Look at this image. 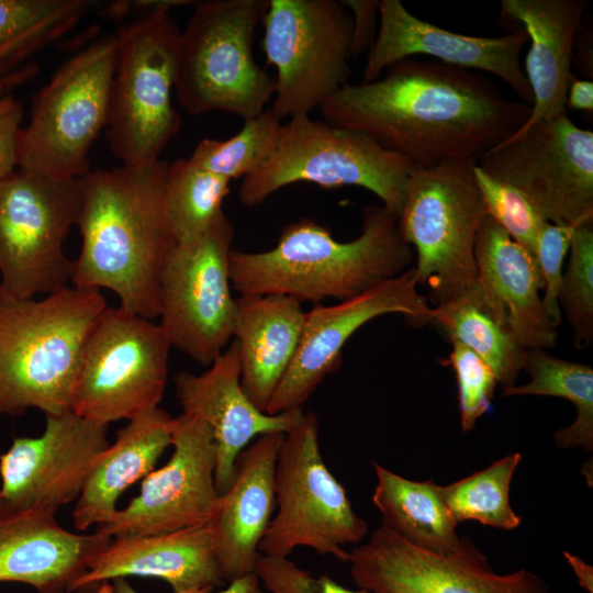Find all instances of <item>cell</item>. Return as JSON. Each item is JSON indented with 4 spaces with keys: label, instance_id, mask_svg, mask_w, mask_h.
I'll list each match as a JSON object with an SVG mask.
<instances>
[{
    "label": "cell",
    "instance_id": "obj_1",
    "mask_svg": "<svg viewBox=\"0 0 593 593\" xmlns=\"http://www.w3.org/2000/svg\"><path fill=\"white\" fill-rule=\"evenodd\" d=\"M530 109L482 72L416 57L344 86L318 108L324 121L368 135L417 168L477 161L521 128Z\"/></svg>",
    "mask_w": 593,
    "mask_h": 593
},
{
    "label": "cell",
    "instance_id": "obj_2",
    "mask_svg": "<svg viewBox=\"0 0 593 593\" xmlns=\"http://www.w3.org/2000/svg\"><path fill=\"white\" fill-rule=\"evenodd\" d=\"M168 161L89 171L77 179L81 248L74 287L108 289L120 306L159 317V282L177 238L165 206Z\"/></svg>",
    "mask_w": 593,
    "mask_h": 593
},
{
    "label": "cell",
    "instance_id": "obj_3",
    "mask_svg": "<svg viewBox=\"0 0 593 593\" xmlns=\"http://www.w3.org/2000/svg\"><path fill=\"white\" fill-rule=\"evenodd\" d=\"M413 249L398 216L383 205L365 206L361 233L348 242L311 217L286 225L268 250H231L230 275L243 294H283L299 302L345 300L409 269Z\"/></svg>",
    "mask_w": 593,
    "mask_h": 593
},
{
    "label": "cell",
    "instance_id": "obj_4",
    "mask_svg": "<svg viewBox=\"0 0 593 593\" xmlns=\"http://www.w3.org/2000/svg\"><path fill=\"white\" fill-rule=\"evenodd\" d=\"M107 306L100 290L65 287L40 300L0 283V413L70 410L85 339Z\"/></svg>",
    "mask_w": 593,
    "mask_h": 593
},
{
    "label": "cell",
    "instance_id": "obj_5",
    "mask_svg": "<svg viewBox=\"0 0 593 593\" xmlns=\"http://www.w3.org/2000/svg\"><path fill=\"white\" fill-rule=\"evenodd\" d=\"M269 0H203L180 32L175 92L192 115L213 111L245 121L276 93V78L254 59L253 42Z\"/></svg>",
    "mask_w": 593,
    "mask_h": 593
},
{
    "label": "cell",
    "instance_id": "obj_6",
    "mask_svg": "<svg viewBox=\"0 0 593 593\" xmlns=\"http://www.w3.org/2000/svg\"><path fill=\"white\" fill-rule=\"evenodd\" d=\"M413 168L366 134L301 115L282 123L273 150L243 178L238 198L254 208L296 182L326 189L356 186L371 191L399 216Z\"/></svg>",
    "mask_w": 593,
    "mask_h": 593
},
{
    "label": "cell",
    "instance_id": "obj_7",
    "mask_svg": "<svg viewBox=\"0 0 593 593\" xmlns=\"http://www.w3.org/2000/svg\"><path fill=\"white\" fill-rule=\"evenodd\" d=\"M475 161L454 159L414 167L398 216L401 233L416 253L417 284L433 307L446 305L475 286L474 246L485 216L473 178Z\"/></svg>",
    "mask_w": 593,
    "mask_h": 593
},
{
    "label": "cell",
    "instance_id": "obj_8",
    "mask_svg": "<svg viewBox=\"0 0 593 593\" xmlns=\"http://www.w3.org/2000/svg\"><path fill=\"white\" fill-rule=\"evenodd\" d=\"M170 9L145 12L116 34L118 57L105 137L125 167L160 159L181 126L171 102L181 31Z\"/></svg>",
    "mask_w": 593,
    "mask_h": 593
},
{
    "label": "cell",
    "instance_id": "obj_9",
    "mask_svg": "<svg viewBox=\"0 0 593 593\" xmlns=\"http://www.w3.org/2000/svg\"><path fill=\"white\" fill-rule=\"evenodd\" d=\"M116 57V34L103 35L56 70L19 132L18 168L64 179L90 171V147L108 125Z\"/></svg>",
    "mask_w": 593,
    "mask_h": 593
},
{
    "label": "cell",
    "instance_id": "obj_10",
    "mask_svg": "<svg viewBox=\"0 0 593 593\" xmlns=\"http://www.w3.org/2000/svg\"><path fill=\"white\" fill-rule=\"evenodd\" d=\"M171 347L159 323L107 305L85 339L70 410L109 426L158 407Z\"/></svg>",
    "mask_w": 593,
    "mask_h": 593
},
{
    "label": "cell",
    "instance_id": "obj_11",
    "mask_svg": "<svg viewBox=\"0 0 593 593\" xmlns=\"http://www.w3.org/2000/svg\"><path fill=\"white\" fill-rule=\"evenodd\" d=\"M277 513L259 544V553L288 557L298 547L348 562L345 545L359 542L368 532L345 488L329 471L318 444V419L304 412L284 434L276 465Z\"/></svg>",
    "mask_w": 593,
    "mask_h": 593
},
{
    "label": "cell",
    "instance_id": "obj_12",
    "mask_svg": "<svg viewBox=\"0 0 593 593\" xmlns=\"http://www.w3.org/2000/svg\"><path fill=\"white\" fill-rule=\"evenodd\" d=\"M262 51L276 68L270 109L282 120L310 115L351 76L353 19L336 0H269Z\"/></svg>",
    "mask_w": 593,
    "mask_h": 593
},
{
    "label": "cell",
    "instance_id": "obj_13",
    "mask_svg": "<svg viewBox=\"0 0 593 593\" xmlns=\"http://www.w3.org/2000/svg\"><path fill=\"white\" fill-rule=\"evenodd\" d=\"M79 209L77 179L16 168L0 180V283L21 299L70 282L64 242Z\"/></svg>",
    "mask_w": 593,
    "mask_h": 593
},
{
    "label": "cell",
    "instance_id": "obj_14",
    "mask_svg": "<svg viewBox=\"0 0 593 593\" xmlns=\"http://www.w3.org/2000/svg\"><path fill=\"white\" fill-rule=\"evenodd\" d=\"M233 237L223 211L201 235L176 244L160 276L159 325L172 347L201 366H210L233 338Z\"/></svg>",
    "mask_w": 593,
    "mask_h": 593
},
{
    "label": "cell",
    "instance_id": "obj_15",
    "mask_svg": "<svg viewBox=\"0 0 593 593\" xmlns=\"http://www.w3.org/2000/svg\"><path fill=\"white\" fill-rule=\"evenodd\" d=\"M475 164L522 191L549 223L593 222V133L567 112L517 130Z\"/></svg>",
    "mask_w": 593,
    "mask_h": 593
},
{
    "label": "cell",
    "instance_id": "obj_16",
    "mask_svg": "<svg viewBox=\"0 0 593 593\" xmlns=\"http://www.w3.org/2000/svg\"><path fill=\"white\" fill-rule=\"evenodd\" d=\"M434 307L419 293L414 268L334 305L315 303L305 312L299 346L265 413L302 410L320 383L342 365L346 342L362 325L384 314H401L412 325L432 324Z\"/></svg>",
    "mask_w": 593,
    "mask_h": 593
},
{
    "label": "cell",
    "instance_id": "obj_17",
    "mask_svg": "<svg viewBox=\"0 0 593 593\" xmlns=\"http://www.w3.org/2000/svg\"><path fill=\"white\" fill-rule=\"evenodd\" d=\"M169 460L148 473L138 495L97 530L121 538L170 533L210 524L220 494L215 485L216 451L209 426L180 414L172 419Z\"/></svg>",
    "mask_w": 593,
    "mask_h": 593
},
{
    "label": "cell",
    "instance_id": "obj_18",
    "mask_svg": "<svg viewBox=\"0 0 593 593\" xmlns=\"http://www.w3.org/2000/svg\"><path fill=\"white\" fill-rule=\"evenodd\" d=\"M37 437H14L0 454V506L57 510L78 499L86 480L110 445L108 426L71 410L47 414Z\"/></svg>",
    "mask_w": 593,
    "mask_h": 593
},
{
    "label": "cell",
    "instance_id": "obj_19",
    "mask_svg": "<svg viewBox=\"0 0 593 593\" xmlns=\"http://www.w3.org/2000/svg\"><path fill=\"white\" fill-rule=\"evenodd\" d=\"M379 26L368 51L361 82L378 79L394 61L418 55L503 80L532 105L533 96L519 57L528 41L524 29L502 36L482 37L451 32L411 13L400 0H379Z\"/></svg>",
    "mask_w": 593,
    "mask_h": 593
},
{
    "label": "cell",
    "instance_id": "obj_20",
    "mask_svg": "<svg viewBox=\"0 0 593 593\" xmlns=\"http://www.w3.org/2000/svg\"><path fill=\"white\" fill-rule=\"evenodd\" d=\"M348 562L357 586L370 593H549L528 570L499 575L489 564L421 549L382 525L349 552Z\"/></svg>",
    "mask_w": 593,
    "mask_h": 593
},
{
    "label": "cell",
    "instance_id": "obj_21",
    "mask_svg": "<svg viewBox=\"0 0 593 593\" xmlns=\"http://www.w3.org/2000/svg\"><path fill=\"white\" fill-rule=\"evenodd\" d=\"M176 398L182 414L197 417L211 429L216 451L215 485L223 494L231 485L238 455L257 437L287 434L301 421L303 410L270 415L258 410L240 384L239 348L235 339L200 374L175 376Z\"/></svg>",
    "mask_w": 593,
    "mask_h": 593
},
{
    "label": "cell",
    "instance_id": "obj_22",
    "mask_svg": "<svg viewBox=\"0 0 593 593\" xmlns=\"http://www.w3.org/2000/svg\"><path fill=\"white\" fill-rule=\"evenodd\" d=\"M112 538L99 530L74 533L56 511L0 506V582H19L38 593H63Z\"/></svg>",
    "mask_w": 593,
    "mask_h": 593
},
{
    "label": "cell",
    "instance_id": "obj_23",
    "mask_svg": "<svg viewBox=\"0 0 593 593\" xmlns=\"http://www.w3.org/2000/svg\"><path fill=\"white\" fill-rule=\"evenodd\" d=\"M475 288L494 316L525 349L556 345L557 331L544 309V281L536 256L485 214L474 246Z\"/></svg>",
    "mask_w": 593,
    "mask_h": 593
},
{
    "label": "cell",
    "instance_id": "obj_24",
    "mask_svg": "<svg viewBox=\"0 0 593 593\" xmlns=\"http://www.w3.org/2000/svg\"><path fill=\"white\" fill-rule=\"evenodd\" d=\"M284 434H265L237 457L234 479L220 495L212 522L223 581L255 572L259 544L276 508L275 475Z\"/></svg>",
    "mask_w": 593,
    "mask_h": 593
},
{
    "label": "cell",
    "instance_id": "obj_25",
    "mask_svg": "<svg viewBox=\"0 0 593 593\" xmlns=\"http://www.w3.org/2000/svg\"><path fill=\"white\" fill-rule=\"evenodd\" d=\"M166 581L176 592L221 585L211 524L170 533L112 538L67 592L127 577Z\"/></svg>",
    "mask_w": 593,
    "mask_h": 593
},
{
    "label": "cell",
    "instance_id": "obj_26",
    "mask_svg": "<svg viewBox=\"0 0 593 593\" xmlns=\"http://www.w3.org/2000/svg\"><path fill=\"white\" fill-rule=\"evenodd\" d=\"M586 8L585 0L501 1V16L519 24L530 41L524 72L533 102L521 128L566 113L573 47Z\"/></svg>",
    "mask_w": 593,
    "mask_h": 593
},
{
    "label": "cell",
    "instance_id": "obj_27",
    "mask_svg": "<svg viewBox=\"0 0 593 593\" xmlns=\"http://www.w3.org/2000/svg\"><path fill=\"white\" fill-rule=\"evenodd\" d=\"M283 294H243L235 299L233 337L238 344L240 384L265 412L299 346L305 311Z\"/></svg>",
    "mask_w": 593,
    "mask_h": 593
},
{
    "label": "cell",
    "instance_id": "obj_28",
    "mask_svg": "<svg viewBox=\"0 0 593 593\" xmlns=\"http://www.w3.org/2000/svg\"><path fill=\"white\" fill-rule=\"evenodd\" d=\"M172 419L155 407L116 432L114 443L101 454L76 500L72 522L78 532L108 522L119 510L120 496L154 470L171 445Z\"/></svg>",
    "mask_w": 593,
    "mask_h": 593
},
{
    "label": "cell",
    "instance_id": "obj_29",
    "mask_svg": "<svg viewBox=\"0 0 593 593\" xmlns=\"http://www.w3.org/2000/svg\"><path fill=\"white\" fill-rule=\"evenodd\" d=\"M377 483L372 502L382 526L426 551L473 564H488L485 557L456 530L457 523L434 481H413L374 462Z\"/></svg>",
    "mask_w": 593,
    "mask_h": 593
},
{
    "label": "cell",
    "instance_id": "obj_30",
    "mask_svg": "<svg viewBox=\"0 0 593 593\" xmlns=\"http://www.w3.org/2000/svg\"><path fill=\"white\" fill-rule=\"evenodd\" d=\"M90 0H0V94L38 71L35 57L74 30Z\"/></svg>",
    "mask_w": 593,
    "mask_h": 593
},
{
    "label": "cell",
    "instance_id": "obj_31",
    "mask_svg": "<svg viewBox=\"0 0 593 593\" xmlns=\"http://www.w3.org/2000/svg\"><path fill=\"white\" fill-rule=\"evenodd\" d=\"M432 324L450 342H458L477 354L492 369L502 390L516 383L527 349L494 316L475 286L459 299L434 307Z\"/></svg>",
    "mask_w": 593,
    "mask_h": 593
},
{
    "label": "cell",
    "instance_id": "obj_32",
    "mask_svg": "<svg viewBox=\"0 0 593 593\" xmlns=\"http://www.w3.org/2000/svg\"><path fill=\"white\" fill-rule=\"evenodd\" d=\"M523 371L530 379L522 385L502 390L504 396L542 395L570 401L577 409L574 422L558 429L553 437L560 448L593 449V369L589 365L568 361L545 349H527Z\"/></svg>",
    "mask_w": 593,
    "mask_h": 593
},
{
    "label": "cell",
    "instance_id": "obj_33",
    "mask_svg": "<svg viewBox=\"0 0 593 593\" xmlns=\"http://www.w3.org/2000/svg\"><path fill=\"white\" fill-rule=\"evenodd\" d=\"M230 180L198 167L189 158L168 163L165 176V206L177 243L203 232L223 212Z\"/></svg>",
    "mask_w": 593,
    "mask_h": 593
},
{
    "label": "cell",
    "instance_id": "obj_34",
    "mask_svg": "<svg viewBox=\"0 0 593 593\" xmlns=\"http://www.w3.org/2000/svg\"><path fill=\"white\" fill-rule=\"evenodd\" d=\"M521 460V454H511L463 479L439 485L455 522L478 521L504 530L518 527L522 518L511 506L510 488Z\"/></svg>",
    "mask_w": 593,
    "mask_h": 593
},
{
    "label": "cell",
    "instance_id": "obj_35",
    "mask_svg": "<svg viewBox=\"0 0 593 593\" xmlns=\"http://www.w3.org/2000/svg\"><path fill=\"white\" fill-rule=\"evenodd\" d=\"M281 119L271 110L245 121L238 133L226 141L201 139L189 160L232 181L255 171L273 150Z\"/></svg>",
    "mask_w": 593,
    "mask_h": 593
},
{
    "label": "cell",
    "instance_id": "obj_36",
    "mask_svg": "<svg viewBox=\"0 0 593 593\" xmlns=\"http://www.w3.org/2000/svg\"><path fill=\"white\" fill-rule=\"evenodd\" d=\"M570 256L558 293L578 349L593 342V231L592 223L579 225L571 237Z\"/></svg>",
    "mask_w": 593,
    "mask_h": 593
},
{
    "label": "cell",
    "instance_id": "obj_37",
    "mask_svg": "<svg viewBox=\"0 0 593 593\" xmlns=\"http://www.w3.org/2000/svg\"><path fill=\"white\" fill-rule=\"evenodd\" d=\"M473 178L485 214L514 242L535 255L538 236L548 223L546 217L522 191L490 176L477 164Z\"/></svg>",
    "mask_w": 593,
    "mask_h": 593
},
{
    "label": "cell",
    "instance_id": "obj_38",
    "mask_svg": "<svg viewBox=\"0 0 593 593\" xmlns=\"http://www.w3.org/2000/svg\"><path fill=\"white\" fill-rule=\"evenodd\" d=\"M450 343L452 349L445 363L456 374L461 429L469 432L490 410L497 381L492 369L477 354L458 342Z\"/></svg>",
    "mask_w": 593,
    "mask_h": 593
},
{
    "label": "cell",
    "instance_id": "obj_39",
    "mask_svg": "<svg viewBox=\"0 0 593 593\" xmlns=\"http://www.w3.org/2000/svg\"><path fill=\"white\" fill-rule=\"evenodd\" d=\"M577 227L548 222L541 230L536 245L535 256L544 281L542 304L547 317L556 327L561 321L558 293L563 272L562 266Z\"/></svg>",
    "mask_w": 593,
    "mask_h": 593
},
{
    "label": "cell",
    "instance_id": "obj_40",
    "mask_svg": "<svg viewBox=\"0 0 593 593\" xmlns=\"http://www.w3.org/2000/svg\"><path fill=\"white\" fill-rule=\"evenodd\" d=\"M255 573L270 593H321V578L312 577L288 557L260 553Z\"/></svg>",
    "mask_w": 593,
    "mask_h": 593
},
{
    "label": "cell",
    "instance_id": "obj_41",
    "mask_svg": "<svg viewBox=\"0 0 593 593\" xmlns=\"http://www.w3.org/2000/svg\"><path fill=\"white\" fill-rule=\"evenodd\" d=\"M23 116L19 99L11 93L0 97V180L18 168L16 144Z\"/></svg>",
    "mask_w": 593,
    "mask_h": 593
},
{
    "label": "cell",
    "instance_id": "obj_42",
    "mask_svg": "<svg viewBox=\"0 0 593 593\" xmlns=\"http://www.w3.org/2000/svg\"><path fill=\"white\" fill-rule=\"evenodd\" d=\"M340 2L350 12L353 19L350 54L355 57L368 52L374 42L379 26L378 1L343 0Z\"/></svg>",
    "mask_w": 593,
    "mask_h": 593
},
{
    "label": "cell",
    "instance_id": "obj_43",
    "mask_svg": "<svg viewBox=\"0 0 593 593\" xmlns=\"http://www.w3.org/2000/svg\"><path fill=\"white\" fill-rule=\"evenodd\" d=\"M579 111H593V82L591 80L571 78L567 91L566 107Z\"/></svg>",
    "mask_w": 593,
    "mask_h": 593
},
{
    "label": "cell",
    "instance_id": "obj_44",
    "mask_svg": "<svg viewBox=\"0 0 593 593\" xmlns=\"http://www.w3.org/2000/svg\"><path fill=\"white\" fill-rule=\"evenodd\" d=\"M564 557L573 569L579 584L588 592L593 593V569L577 556L564 552Z\"/></svg>",
    "mask_w": 593,
    "mask_h": 593
},
{
    "label": "cell",
    "instance_id": "obj_45",
    "mask_svg": "<svg viewBox=\"0 0 593 593\" xmlns=\"http://www.w3.org/2000/svg\"><path fill=\"white\" fill-rule=\"evenodd\" d=\"M228 583L230 585L220 593H265L255 572L245 574Z\"/></svg>",
    "mask_w": 593,
    "mask_h": 593
},
{
    "label": "cell",
    "instance_id": "obj_46",
    "mask_svg": "<svg viewBox=\"0 0 593 593\" xmlns=\"http://www.w3.org/2000/svg\"><path fill=\"white\" fill-rule=\"evenodd\" d=\"M113 588L114 593H137L127 582L126 578H119L113 580ZM212 589V586H201L176 593H211Z\"/></svg>",
    "mask_w": 593,
    "mask_h": 593
},
{
    "label": "cell",
    "instance_id": "obj_47",
    "mask_svg": "<svg viewBox=\"0 0 593 593\" xmlns=\"http://www.w3.org/2000/svg\"><path fill=\"white\" fill-rule=\"evenodd\" d=\"M321 593H370L363 589L357 591L349 590L327 575H321Z\"/></svg>",
    "mask_w": 593,
    "mask_h": 593
},
{
    "label": "cell",
    "instance_id": "obj_48",
    "mask_svg": "<svg viewBox=\"0 0 593 593\" xmlns=\"http://www.w3.org/2000/svg\"><path fill=\"white\" fill-rule=\"evenodd\" d=\"M88 593H114V588H113V584L107 581V582L100 583L97 589Z\"/></svg>",
    "mask_w": 593,
    "mask_h": 593
}]
</instances>
